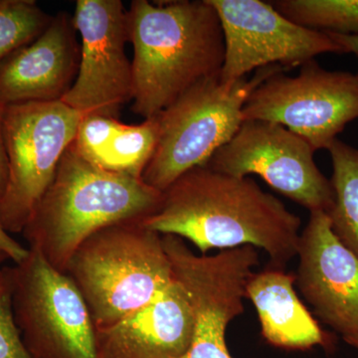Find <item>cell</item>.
Masks as SVG:
<instances>
[{"label": "cell", "instance_id": "cell-1", "mask_svg": "<svg viewBox=\"0 0 358 358\" xmlns=\"http://www.w3.org/2000/svg\"><path fill=\"white\" fill-rule=\"evenodd\" d=\"M141 223L160 235L187 240L201 255L249 245L264 250L270 266L284 268L298 255L301 225L298 215L251 178L206 166L179 176Z\"/></svg>", "mask_w": 358, "mask_h": 358}, {"label": "cell", "instance_id": "cell-2", "mask_svg": "<svg viewBox=\"0 0 358 358\" xmlns=\"http://www.w3.org/2000/svg\"><path fill=\"white\" fill-rule=\"evenodd\" d=\"M127 33L134 48L133 110L145 120L202 80L220 76L225 39L209 0H134L127 11Z\"/></svg>", "mask_w": 358, "mask_h": 358}, {"label": "cell", "instance_id": "cell-3", "mask_svg": "<svg viewBox=\"0 0 358 358\" xmlns=\"http://www.w3.org/2000/svg\"><path fill=\"white\" fill-rule=\"evenodd\" d=\"M162 196L141 178L105 171L70 145L22 235L29 248L66 274L87 238L114 224L143 220L157 210Z\"/></svg>", "mask_w": 358, "mask_h": 358}, {"label": "cell", "instance_id": "cell-4", "mask_svg": "<svg viewBox=\"0 0 358 358\" xmlns=\"http://www.w3.org/2000/svg\"><path fill=\"white\" fill-rule=\"evenodd\" d=\"M66 274L83 296L96 329L141 310L174 279L162 235L141 220L114 224L87 238Z\"/></svg>", "mask_w": 358, "mask_h": 358}, {"label": "cell", "instance_id": "cell-5", "mask_svg": "<svg viewBox=\"0 0 358 358\" xmlns=\"http://www.w3.org/2000/svg\"><path fill=\"white\" fill-rule=\"evenodd\" d=\"M287 71L280 65L256 70L253 77L222 83L206 78L157 115L159 140L141 180L164 192L186 171L206 166L232 140L243 122L242 110L252 92L266 79Z\"/></svg>", "mask_w": 358, "mask_h": 358}, {"label": "cell", "instance_id": "cell-6", "mask_svg": "<svg viewBox=\"0 0 358 358\" xmlns=\"http://www.w3.org/2000/svg\"><path fill=\"white\" fill-rule=\"evenodd\" d=\"M10 275L13 320L30 357L100 358L95 324L69 275L35 248Z\"/></svg>", "mask_w": 358, "mask_h": 358}, {"label": "cell", "instance_id": "cell-7", "mask_svg": "<svg viewBox=\"0 0 358 358\" xmlns=\"http://www.w3.org/2000/svg\"><path fill=\"white\" fill-rule=\"evenodd\" d=\"M83 117L62 101L6 106L3 136L8 179L0 199V222L7 232L22 233Z\"/></svg>", "mask_w": 358, "mask_h": 358}, {"label": "cell", "instance_id": "cell-8", "mask_svg": "<svg viewBox=\"0 0 358 358\" xmlns=\"http://www.w3.org/2000/svg\"><path fill=\"white\" fill-rule=\"evenodd\" d=\"M243 121L275 122L313 150H329L346 124L358 119V73L324 69L315 60L296 76L285 71L266 79L245 103Z\"/></svg>", "mask_w": 358, "mask_h": 358}, {"label": "cell", "instance_id": "cell-9", "mask_svg": "<svg viewBox=\"0 0 358 358\" xmlns=\"http://www.w3.org/2000/svg\"><path fill=\"white\" fill-rule=\"evenodd\" d=\"M162 242L195 313L192 343L181 358H233L226 331L244 313L245 287L259 265L255 247L221 250L207 256L193 253L183 239L173 235H164Z\"/></svg>", "mask_w": 358, "mask_h": 358}, {"label": "cell", "instance_id": "cell-10", "mask_svg": "<svg viewBox=\"0 0 358 358\" xmlns=\"http://www.w3.org/2000/svg\"><path fill=\"white\" fill-rule=\"evenodd\" d=\"M313 154L307 141L281 124L244 121L206 166L236 178L257 174L310 212H329L334 203L333 186L320 173Z\"/></svg>", "mask_w": 358, "mask_h": 358}, {"label": "cell", "instance_id": "cell-11", "mask_svg": "<svg viewBox=\"0 0 358 358\" xmlns=\"http://www.w3.org/2000/svg\"><path fill=\"white\" fill-rule=\"evenodd\" d=\"M209 2L217 11L225 39L222 83H233L267 66L280 65L289 70L301 67L322 54L345 53L327 33L292 22L270 2Z\"/></svg>", "mask_w": 358, "mask_h": 358}, {"label": "cell", "instance_id": "cell-12", "mask_svg": "<svg viewBox=\"0 0 358 358\" xmlns=\"http://www.w3.org/2000/svg\"><path fill=\"white\" fill-rule=\"evenodd\" d=\"M73 20L81 38L79 71L61 101L83 117H117L134 95L131 62L124 51V4L121 0H78Z\"/></svg>", "mask_w": 358, "mask_h": 358}, {"label": "cell", "instance_id": "cell-13", "mask_svg": "<svg viewBox=\"0 0 358 358\" xmlns=\"http://www.w3.org/2000/svg\"><path fill=\"white\" fill-rule=\"evenodd\" d=\"M296 275L305 300L343 338L358 334V259L339 241L326 211H312L299 242Z\"/></svg>", "mask_w": 358, "mask_h": 358}, {"label": "cell", "instance_id": "cell-14", "mask_svg": "<svg viewBox=\"0 0 358 358\" xmlns=\"http://www.w3.org/2000/svg\"><path fill=\"white\" fill-rule=\"evenodd\" d=\"M74 20L59 13L38 38L0 62V103L56 102L69 92L79 71L81 44Z\"/></svg>", "mask_w": 358, "mask_h": 358}, {"label": "cell", "instance_id": "cell-15", "mask_svg": "<svg viewBox=\"0 0 358 358\" xmlns=\"http://www.w3.org/2000/svg\"><path fill=\"white\" fill-rule=\"evenodd\" d=\"M189 294L174 275L162 293L112 326L96 329L100 358H181L195 333Z\"/></svg>", "mask_w": 358, "mask_h": 358}, {"label": "cell", "instance_id": "cell-16", "mask_svg": "<svg viewBox=\"0 0 358 358\" xmlns=\"http://www.w3.org/2000/svg\"><path fill=\"white\" fill-rule=\"evenodd\" d=\"M296 275L284 268L268 267L252 273L246 287L248 299L258 313L261 333L270 345L284 350L329 348L331 336L308 312L294 289Z\"/></svg>", "mask_w": 358, "mask_h": 358}, {"label": "cell", "instance_id": "cell-17", "mask_svg": "<svg viewBox=\"0 0 358 358\" xmlns=\"http://www.w3.org/2000/svg\"><path fill=\"white\" fill-rule=\"evenodd\" d=\"M157 140V115L140 124H126L117 117L91 115L82 119L71 147L105 171L141 178Z\"/></svg>", "mask_w": 358, "mask_h": 358}, {"label": "cell", "instance_id": "cell-18", "mask_svg": "<svg viewBox=\"0 0 358 358\" xmlns=\"http://www.w3.org/2000/svg\"><path fill=\"white\" fill-rule=\"evenodd\" d=\"M327 150L334 203L327 213L336 236L358 259V150L336 140Z\"/></svg>", "mask_w": 358, "mask_h": 358}, {"label": "cell", "instance_id": "cell-19", "mask_svg": "<svg viewBox=\"0 0 358 358\" xmlns=\"http://www.w3.org/2000/svg\"><path fill=\"white\" fill-rule=\"evenodd\" d=\"M278 13L320 32L358 36V0H275Z\"/></svg>", "mask_w": 358, "mask_h": 358}, {"label": "cell", "instance_id": "cell-20", "mask_svg": "<svg viewBox=\"0 0 358 358\" xmlns=\"http://www.w3.org/2000/svg\"><path fill=\"white\" fill-rule=\"evenodd\" d=\"M51 20L32 0H0V62L38 38Z\"/></svg>", "mask_w": 358, "mask_h": 358}, {"label": "cell", "instance_id": "cell-21", "mask_svg": "<svg viewBox=\"0 0 358 358\" xmlns=\"http://www.w3.org/2000/svg\"><path fill=\"white\" fill-rule=\"evenodd\" d=\"M0 358H32L23 345L11 310L10 267L0 282Z\"/></svg>", "mask_w": 358, "mask_h": 358}, {"label": "cell", "instance_id": "cell-22", "mask_svg": "<svg viewBox=\"0 0 358 358\" xmlns=\"http://www.w3.org/2000/svg\"><path fill=\"white\" fill-rule=\"evenodd\" d=\"M0 252L8 257L14 264H20L29 254V248L14 239L0 222Z\"/></svg>", "mask_w": 358, "mask_h": 358}, {"label": "cell", "instance_id": "cell-23", "mask_svg": "<svg viewBox=\"0 0 358 358\" xmlns=\"http://www.w3.org/2000/svg\"><path fill=\"white\" fill-rule=\"evenodd\" d=\"M6 106L0 103V199L3 196L8 179V159L4 143L3 136V115Z\"/></svg>", "mask_w": 358, "mask_h": 358}, {"label": "cell", "instance_id": "cell-24", "mask_svg": "<svg viewBox=\"0 0 358 358\" xmlns=\"http://www.w3.org/2000/svg\"><path fill=\"white\" fill-rule=\"evenodd\" d=\"M327 34L343 49L345 53H352L358 59V36L334 34V33H327Z\"/></svg>", "mask_w": 358, "mask_h": 358}, {"label": "cell", "instance_id": "cell-25", "mask_svg": "<svg viewBox=\"0 0 358 358\" xmlns=\"http://www.w3.org/2000/svg\"><path fill=\"white\" fill-rule=\"evenodd\" d=\"M7 260H9L8 257L0 252V282H1L2 277H3L4 268H6V266H3V264L6 263Z\"/></svg>", "mask_w": 358, "mask_h": 358}, {"label": "cell", "instance_id": "cell-26", "mask_svg": "<svg viewBox=\"0 0 358 358\" xmlns=\"http://www.w3.org/2000/svg\"><path fill=\"white\" fill-rule=\"evenodd\" d=\"M343 339H345V343H348V345L353 346V348H357L358 350V334L352 336H346V338H343Z\"/></svg>", "mask_w": 358, "mask_h": 358}]
</instances>
